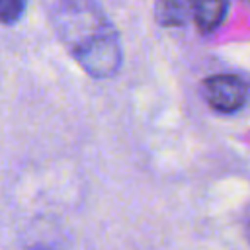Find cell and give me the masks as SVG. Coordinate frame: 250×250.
I'll return each instance as SVG.
<instances>
[{"instance_id":"cell-5","label":"cell","mask_w":250,"mask_h":250,"mask_svg":"<svg viewBox=\"0 0 250 250\" xmlns=\"http://www.w3.org/2000/svg\"><path fill=\"white\" fill-rule=\"evenodd\" d=\"M29 6V0H0V25L12 27L21 21Z\"/></svg>"},{"instance_id":"cell-1","label":"cell","mask_w":250,"mask_h":250,"mask_svg":"<svg viewBox=\"0 0 250 250\" xmlns=\"http://www.w3.org/2000/svg\"><path fill=\"white\" fill-rule=\"evenodd\" d=\"M51 23L61 45L90 78L105 80L119 72L121 37L96 0H55Z\"/></svg>"},{"instance_id":"cell-2","label":"cell","mask_w":250,"mask_h":250,"mask_svg":"<svg viewBox=\"0 0 250 250\" xmlns=\"http://www.w3.org/2000/svg\"><path fill=\"white\" fill-rule=\"evenodd\" d=\"M201 94L207 105L223 115L240 111L248 102V86L236 74H211L201 84Z\"/></svg>"},{"instance_id":"cell-6","label":"cell","mask_w":250,"mask_h":250,"mask_svg":"<svg viewBox=\"0 0 250 250\" xmlns=\"http://www.w3.org/2000/svg\"><path fill=\"white\" fill-rule=\"evenodd\" d=\"M242 2H250V0H242Z\"/></svg>"},{"instance_id":"cell-4","label":"cell","mask_w":250,"mask_h":250,"mask_svg":"<svg viewBox=\"0 0 250 250\" xmlns=\"http://www.w3.org/2000/svg\"><path fill=\"white\" fill-rule=\"evenodd\" d=\"M154 21L160 27H184L191 21L189 0H154Z\"/></svg>"},{"instance_id":"cell-3","label":"cell","mask_w":250,"mask_h":250,"mask_svg":"<svg viewBox=\"0 0 250 250\" xmlns=\"http://www.w3.org/2000/svg\"><path fill=\"white\" fill-rule=\"evenodd\" d=\"M191 21L201 33H213L227 18L229 0H189Z\"/></svg>"}]
</instances>
